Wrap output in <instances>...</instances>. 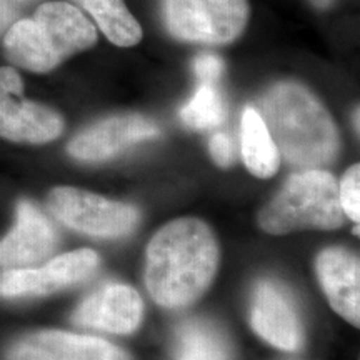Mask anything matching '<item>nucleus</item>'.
<instances>
[{
    "label": "nucleus",
    "instance_id": "nucleus-1",
    "mask_svg": "<svg viewBox=\"0 0 360 360\" xmlns=\"http://www.w3.org/2000/svg\"><path fill=\"white\" fill-rule=\"evenodd\" d=\"M217 265L219 247L212 231L199 219L172 220L147 247V290L162 307H187L207 290Z\"/></svg>",
    "mask_w": 360,
    "mask_h": 360
},
{
    "label": "nucleus",
    "instance_id": "nucleus-2",
    "mask_svg": "<svg viewBox=\"0 0 360 360\" xmlns=\"http://www.w3.org/2000/svg\"><path fill=\"white\" fill-rule=\"evenodd\" d=\"M278 155L302 170L330 164L339 152V130L322 102L297 82L272 85L260 101Z\"/></svg>",
    "mask_w": 360,
    "mask_h": 360
},
{
    "label": "nucleus",
    "instance_id": "nucleus-3",
    "mask_svg": "<svg viewBox=\"0 0 360 360\" xmlns=\"http://www.w3.org/2000/svg\"><path fill=\"white\" fill-rule=\"evenodd\" d=\"M97 42V29L79 7L45 2L32 19L15 20L4 34V51L20 69L45 74Z\"/></svg>",
    "mask_w": 360,
    "mask_h": 360
},
{
    "label": "nucleus",
    "instance_id": "nucleus-4",
    "mask_svg": "<svg viewBox=\"0 0 360 360\" xmlns=\"http://www.w3.org/2000/svg\"><path fill=\"white\" fill-rule=\"evenodd\" d=\"M344 215L335 179L323 170L310 169L287 180L262 209L259 224L267 233L283 236L305 227L337 229L344 225Z\"/></svg>",
    "mask_w": 360,
    "mask_h": 360
},
{
    "label": "nucleus",
    "instance_id": "nucleus-5",
    "mask_svg": "<svg viewBox=\"0 0 360 360\" xmlns=\"http://www.w3.org/2000/svg\"><path fill=\"white\" fill-rule=\"evenodd\" d=\"M160 8L172 37L204 45L233 42L250 15L249 0H160Z\"/></svg>",
    "mask_w": 360,
    "mask_h": 360
},
{
    "label": "nucleus",
    "instance_id": "nucleus-6",
    "mask_svg": "<svg viewBox=\"0 0 360 360\" xmlns=\"http://www.w3.org/2000/svg\"><path fill=\"white\" fill-rule=\"evenodd\" d=\"M47 209L65 227L92 237L127 236L139 222L135 207L75 187L52 188Z\"/></svg>",
    "mask_w": 360,
    "mask_h": 360
},
{
    "label": "nucleus",
    "instance_id": "nucleus-7",
    "mask_svg": "<svg viewBox=\"0 0 360 360\" xmlns=\"http://www.w3.org/2000/svg\"><path fill=\"white\" fill-rule=\"evenodd\" d=\"M98 255L90 249L65 252L39 267L6 269L0 274L2 299H27L51 295L53 292L79 285L94 276Z\"/></svg>",
    "mask_w": 360,
    "mask_h": 360
},
{
    "label": "nucleus",
    "instance_id": "nucleus-8",
    "mask_svg": "<svg viewBox=\"0 0 360 360\" xmlns=\"http://www.w3.org/2000/svg\"><path fill=\"white\" fill-rule=\"evenodd\" d=\"M6 360H132L109 340L65 330H39L17 339Z\"/></svg>",
    "mask_w": 360,
    "mask_h": 360
},
{
    "label": "nucleus",
    "instance_id": "nucleus-9",
    "mask_svg": "<svg viewBox=\"0 0 360 360\" xmlns=\"http://www.w3.org/2000/svg\"><path fill=\"white\" fill-rule=\"evenodd\" d=\"M160 134L155 122L139 114H124L103 119L90 125L69 143V154L77 160H107L135 143L154 139Z\"/></svg>",
    "mask_w": 360,
    "mask_h": 360
},
{
    "label": "nucleus",
    "instance_id": "nucleus-10",
    "mask_svg": "<svg viewBox=\"0 0 360 360\" xmlns=\"http://www.w3.org/2000/svg\"><path fill=\"white\" fill-rule=\"evenodd\" d=\"M58 236L51 219L30 200H20L15 224L0 238V269L30 267L56 250Z\"/></svg>",
    "mask_w": 360,
    "mask_h": 360
},
{
    "label": "nucleus",
    "instance_id": "nucleus-11",
    "mask_svg": "<svg viewBox=\"0 0 360 360\" xmlns=\"http://www.w3.org/2000/svg\"><path fill=\"white\" fill-rule=\"evenodd\" d=\"M250 322L254 330L274 347L297 352L304 345V328L294 300L277 282L264 281L255 289Z\"/></svg>",
    "mask_w": 360,
    "mask_h": 360
},
{
    "label": "nucleus",
    "instance_id": "nucleus-12",
    "mask_svg": "<svg viewBox=\"0 0 360 360\" xmlns=\"http://www.w3.org/2000/svg\"><path fill=\"white\" fill-rule=\"evenodd\" d=\"M142 315L143 302L137 290L124 283H107L80 302L72 321L109 334H130L141 326Z\"/></svg>",
    "mask_w": 360,
    "mask_h": 360
},
{
    "label": "nucleus",
    "instance_id": "nucleus-13",
    "mask_svg": "<svg viewBox=\"0 0 360 360\" xmlns=\"http://www.w3.org/2000/svg\"><path fill=\"white\" fill-rule=\"evenodd\" d=\"M62 115L44 103L0 94V139L19 143H49L64 132Z\"/></svg>",
    "mask_w": 360,
    "mask_h": 360
},
{
    "label": "nucleus",
    "instance_id": "nucleus-14",
    "mask_svg": "<svg viewBox=\"0 0 360 360\" xmlns=\"http://www.w3.org/2000/svg\"><path fill=\"white\" fill-rule=\"evenodd\" d=\"M317 276L328 302L345 321L359 327L360 322V265L352 252L332 247L317 257Z\"/></svg>",
    "mask_w": 360,
    "mask_h": 360
},
{
    "label": "nucleus",
    "instance_id": "nucleus-15",
    "mask_svg": "<svg viewBox=\"0 0 360 360\" xmlns=\"http://www.w3.org/2000/svg\"><path fill=\"white\" fill-rule=\"evenodd\" d=\"M174 360H233L231 340L214 323L188 319L175 330Z\"/></svg>",
    "mask_w": 360,
    "mask_h": 360
},
{
    "label": "nucleus",
    "instance_id": "nucleus-16",
    "mask_svg": "<svg viewBox=\"0 0 360 360\" xmlns=\"http://www.w3.org/2000/svg\"><path fill=\"white\" fill-rule=\"evenodd\" d=\"M240 141L242 157L249 172L260 179L272 177L281 164V157L267 125L254 107H245L242 114Z\"/></svg>",
    "mask_w": 360,
    "mask_h": 360
},
{
    "label": "nucleus",
    "instance_id": "nucleus-17",
    "mask_svg": "<svg viewBox=\"0 0 360 360\" xmlns=\"http://www.w3.org/2000/svg\"><path fill=\"white\" fill-rule=\"evenodd\" d=\"M80 11L92 17L102 34L119 47H132L142 39V27L124 0H74Z\"/></svg>",
    "mask_w": 360,
    "mask_h": 360
},
{
    "label": "nucleus",
    "instance_id": "nucleus-18",
    "mask_svg": "<svg viewBox=\"0 0 360 360\" xmlns=\"http://www.w3.org/2000/svg\"><path fill=\"white\" fill-rule=\"evenodd\" d=\"M180 119L191 129H214L224 122L225 105L217 84L200 82L193 97L180 110Z\"/></svg>",
    "mask_w": 360,
    "mask_h": 360
},
{
    "label": "nucleus",
    "instance_id": "nucleus-19",
    "mask_svg": "<svg viewBox=\"0 0 360 360\" xmlns=\"http://www.w3.org/2000/svg\"><path fill=\"white\" fill-rule=\"evenodd\" d=\"M339 200L344 214L350 220L359 224L360 220V167L352 165L344 179H342L339 187Z\"/></svg>",
    "mask_w": 360,
    "mask_h": 360
},
{
    "label": "nucleus",
    "instance_id": "nucleus-20",
    "mask_svg": "<svg viewBox=\"0 0 360 360\" xmlns=\"http://www.w3.org/2000/svg\"><path fill=\"white\" fill-rule=\"evenodd\" d=\"M193 72L200 82L217 84L219 79L222 77L224 62L222 58L214 56V53H200L193 60Z\"/></svg>",
    "mask_w": 360,
    "mask_h": 360
},
{
    "label": "nucleus",
    "instance_id": "nucleus-21",
    "mask_svg": "<svg viewBox=\"0 0 360 360\" xmlns=\"http://www.w3.org/2000/svg\"><path fill=\"white\" fill-rule=\"evenodd\" d=\"M210 155L220 167H229L233 162V142L227 134H215L209 142Z\"/></svg>",
    "mask_w": 360,
    "mask_h": 360
},
{
    "label": "nucleus",
    "instance_id": "nucleus-22",
    "mask_svg": "<svg viewBox=\"0 0 360 360\" xmlns=\"http://www.w3.org/2000/svg\"><path fill=\"white\" fill-rule=\"evenodd\" d=\"M0 94L13 97L24 96V82L13 67H0Z\"/></svg>",
    "mask_w": 360,
    "mask_h": 360
},
{
    "label": "nucleus",
    "instance_id": "nucleus-23",
    "mask_svg": "<svg viewBox=\"0 0 360 360\" xmlns=\"http://www.w3.org/2000/svg\"><path fill=\"white\" fill-rule=\"evenodd\" d=\"M19 15V0H0V37L7 32V29Z\"/></svg>",
    "mask_w": 360,
    "mask_h": 360
},
{
    "label": "nucleus",
    "instance_id": "nucleus-24",
    "mask_svg": "<svg viewBox=\"0 0 360 360\" xmlns=\"http://www.w3.org/2000/svg\"><path fill=\"white\" fill-rule=\"evenodd\" d=\"M310 4L317 8H328L334 6L335 0H310Z\"/></svg>",
    "mask_w": 360,
    "mask_h": 360
}]
</instances>
